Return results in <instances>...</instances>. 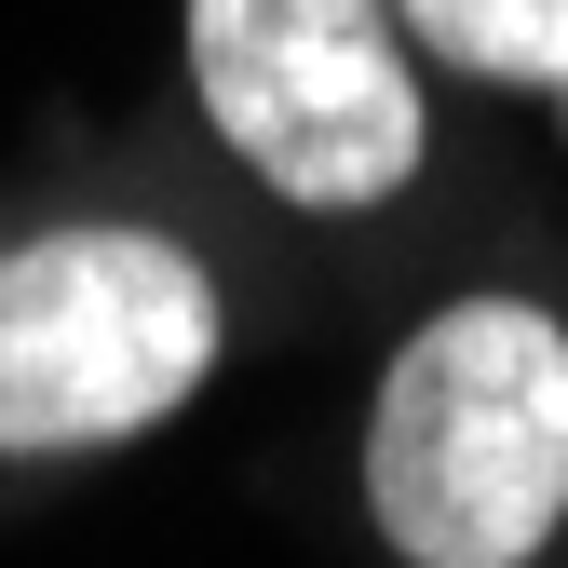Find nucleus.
I'll use <instances>...</instances> for the list:
<instances>
[{
	"label": "nucleus",
	"instance_id": "1",
	"mask_svg": "<svg viewBox=\"0 0 568 568\" xmlns=\"http://www.w3.org/2000/svg\"><path fill=\"white\" fill-rule=\"evenodd\" d=\"M352 515L379 568H555L568 555V284L460 271L366 366Z\"/></svg>",
	"mask_w": 568,
	"mask_h": 568
},
{
	"label": "nucleus",
	"instance_id": "2",
	"mask_svg": "<svg viewBox=\"0 0 568 568\" xmlns=\"http://www.w3.org/2000/svg\"><path fill=\"white\" fill-rule=\"evenodd\" d=\"M244 284L163 203H41L0 231V487L95 474L231 379Z\"/></svg>",
	"mask_w": 568,
	"mask_h": 568
},
{
	"label": "nucleus",
	"instance_id": "3",
	"mask_svg": "<svg viewBox=\"0 0 568 568\" xmlns=\"http://www.w3.org/2000/svg\"><path fill=\"white\" fill-rule=\"evenodd\" d=\"M176 82L284 231H393L447 176V82L393 0H176Z\"/></svg>",
	"mask_w": 568,
	"mask_h": 568
},
{
	"label": "nucleus",
	"instance_id": "4",
	"mask_svg": "<svg viewBox=\"0 0 568 568\" xmlns=\"http://www.w3.org/2000/svg\"><path fill=\"white\" fill-rule=\"evenodd\" d=\"M447 95H568V0H393Z\"/></svg>",
	"mask_w": 568,
	"mask_h": 568
},
{
	"label": "nucleus",
	"instance_id": "5",
	"mask_svg": "<svg viewBox=\"0 0 568 568\" xmlns=\"http://www.w3.org/2000/svg\"><path fill=\"white\" fill-rule=\"evenodd\" d=\"M541 122H555V163H568V95H541Z\"/></svg>",
	"mask_w": 568,
	"mask_h": 568
},
{
	"label": "nucleus",
	"instance_id": "6",
	"mask_svg": "<svg viewBox=\"0 0 568 568\" xmlns=\"http://www.w3.org/2000/svg\"><path fill=\"white\" fill-rule=\"evenodd\" d=\"M555 568H568V555H555Z\"/></svg>",
	"mask_w": 568,
	"mask_h": 568
}]
</instances>
